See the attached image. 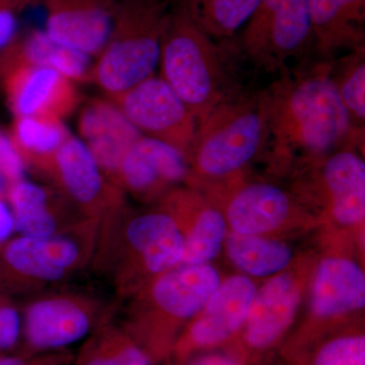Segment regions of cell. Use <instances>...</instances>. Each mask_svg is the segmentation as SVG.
<instances>
[{"mask_svg":"<svg viewBox=\"0 0 365 365\" xmlns=\"http://www.w3.org/2000/svg\"><path fill=\"white\" fill-rule=\"evenodd\" d=\"M278 73L262 90L267 138L264 150L274 162L297 158L316 163L350 145H360L364 130L355 128L331 76L332 60L300 61Z\"/></svg>","mask_w":365,"mask_h":365,"instance_id":"1","label":"cell"},{"mask_svg":"<svg viewBox=\"0 0 365 365\" xmlns=\"http://www.w3.org/2000/svg\"><path fill=\"white\" fill-rule=\"evenodd\" d=\"M184 244L173 211L130 215L122 206L101 218L91 262L117 294L129 297L141 289L146 276L155 279L177 267Z\"/></svg>","mask_w":365,"mask_h":365,"instance_id":"2","label":"cell"},{"mask_svg":"<svg viewBox=\"0 0 365 365\" xmlns=\"http://www.w3.org/2000/svg\"><path fill=\"white\" fill-rule=\"evenodd\" d=\"M230 43L207 35L178 0L160 45V78L176 91L197 124L242 85L230 66Z\"/></svg>","mask_w":365,"mask_h":365,"instance_id":"3","label":"cell"},{"mask_svg":"<svg viewBox=\"0 0 365 365\" xmlns=\"http://www.w3.org/2000/svg\"><path fill=\"white\" fill-rule=\"evenodd\" d=\"M267 121L262 90L240 86L197 126L185 158L206 179L232 177L263 153Z\"/></svg>","mask_w":365,"mask_h":365,"instance_id":"4","label":"cell"},{"mask_svg":"<svg viewBox=\"0 0 365 365\" xmlns=\"http://www.w3.org/2000/svg\"><path fill=\"white\" fill-rule=\"evenodd\" d=\"M175 0H118L109 40L93 63L91 83L110 100L155 76Z\"/></svg>","mask_w":365,"mask_h":365,"instance_id":"5","label":"cell"},{"mask_svg":"<svg viewBox=\"0 0 365 365\" xmlns=\"http://www.w3.org/2000/svg\"><path fill=\"white\" fill-rule=\"evenodd\" d=\"M209 264L178 265L153 279L130 307V335L153 361L172 353L185 322L200 313L220 287Z\"/></svg>","mask_w":365,"mask_h":365,"instance_id":"6","label":"cell"},{"mask_svg":"<svg viewBox=\"0 0 365 365\" xmlns=\"http://www.w3.org/2000/svg\"><path fill=\"white\" fill-rule=\"evenodd\" d=\"M235 57L262 73H279L294 60L313 51L309 0H260L237 40L230 41Z\"/></svg>","mask_w":365,"mask_h":365,"instance_id":"7","label":"cell"},{"mask_svg":"<svg viewBox=\"0 0 365 365\" xmlns=\"http://www.w3.org/2000/svg\"><path fill=\"white\" fill-rule=\"evenodd\" d=\"M98 222L86 220L48 237L21 235L4 249V266L26 287L61 282L91 261Z\"/></svg>","mask_w":365,"mask_h":365,"instance_id":"8","label":"cell"},{"mask_svg":"<svg viewBox=\"0 0 365 365\" xmlns=\"http://www.w3.org/2000/svg\"><path fill=\"white\" fill-rule=\"evenodd\" d=\"M110 101L143 135L186 155L198 124L176 91L160 76H150Z\"/></svg>","mask_w":365,"mask_h":365,"instance_id":"9","label":"cell"},{"mask_svg":"<svg viewBox=\"0 0 365 365\" xmlns=\"http://www.w3.org/2000/svg\"><path fill=\"white\" fill-rule=\"evenodd\" d=\"M256 292L254 283L245 276L220 283L198 317L178 337L172 350L177 365L234 342L246 323Z\"/></svg>","mask_w":365,"mask_h":365,"instance_id":"10","label":"cell"},{"mask_svg":"<svg viewBox=\"0 0 365 365\" xmlns=\"http://www.w3.org/2000/svg\"><path fill=\"white\" fill-rule=\"evenodd\" d=\"M300 302V288L294 276L284 273L271 278L255 294L239 336L230 350L245 365L256 361L280 344L294 323Z\"/></svg>","mask_w":365,"mask_h":365,"instance_id":"11","label":"cell"},{"mask_svg":"<svg viewBox=\"0 0 365 365\" xmlns=\"http://www.w3.org/2000/svg\"><path fill=\"white\" fill-rule=\"evenodd\" d=\"M88 220L124 206V193L105 176L81 139L71 135L43 170Z\"/></svg>","mask_w":365,"mask_h":365,"instance_id":"12","label":"cell"},{"mask_svg":"<svg viewBox=\"0 0 365 365\" xmlns=\"http://www.w3.org/2000/svg\"><path fill=\"white\" fill-rule=\"evenodd\" d=\"M110 311L100 299L78 292H59L34 300L26 309L25 333L35 349H56L85 338Z\"/></svg>","mask_w":365,"mask_h":365,"instance_id":"13","label":"cell"},{"mask_svg":"<svg viewBox=\"0 0 365 365\" xmlns=\"http://www.w3.org/2000/svg\"><path fill=\"white\" fill-rule=\"evenodd\" d=\"M1 69L4 91L14 118L55 117L62 120L79 104L73 81L51 68L11 63Z\"/></svg>","mask_w":365,"mask_h":365,"instance_id":"14","label":"cell"},{"mask_svg":"<svg viewBox=\"0 0 365 365\" xmlns=\"http://www.w3.org/2000/svg\"><path fill=\"white\" fill-rule=\"evenodd\" d=\"M45 32L60 44L97 57L111 34L118 0H41Z\"/></svg>","mask_w":365,"mask_h":365,"instance_id":"15","label":"cell"},{"mask_svg":"<svg viewBox=\"0 0 365 365\" xmlns=\"http://www.w3.org/2000/svg\"><path fill=\"white\" fill-rule=\"evenodd\" d=\"M186 158L169 144L143 136L125 155L116 185L139 199H153L189 178Z\"/></svg>","mask_w":365,"mask_h":365,"instance_id":"16","label":"cell"},{"mask_svg":"<svg viewBox=\"0 0 365 365\" xmlns=\"http://www.w3.org/2000/svg\"><path fill=\"white\" fill-rule=\"evenodd\" d=\"M78 126L81 141L107 179L117 186L125 155L143 134L112 101L102 98H93L85 105Z\"/></svg>","mask_w":365,"mask_h":365,"instance_id":"17","label":"cell"},{"mask_svg":"<svg viewBox=\"0 0 365 365\" xmlns=\"http://www.w3.org/2000/svg\"><path fill=\"white\" fill-rule=\"evenodd\" d=\"M309 9L319 59L365 48V0H309Z\"/></svg>","mask_w":365,"mask_h":365,"instance_id":"18","label":"cell"},{"mask_svg":"<svg viewBox=\"0 0 365 365\" xmlns=\"http://www.w3.org/2000/svg\"><path fill=\"white\" fill-rule=\"evenodd\" d=\"M354 146L334 151L317 163L331 213L345 227L359 225L365 215V163Z\"/></svg>","mask_w":365,"mask_h":365,"instance_id":"19","label":"cell"},{"mask_svg":"<svg viewBox=\"0 0 365 365\" xmlns=\"http://www.w3.org/2000/svg\"><path fill=\"white\" fill-rule=\"evenodd\" d=\"M292 209V197L284 190L269 182H250L230 195L225 217L237 234L261 235L284 225Z\"/></svg>","mask_w":365,"mask_h":365,"instance_id":"20","label":"cell"},{"mask_svg":"<svg viewBox=\"0 0 365 365\" xmlns=\"http://www.w3.org/2000/svg\"><path fill=\"white\" fill-rule=\"evenodd\" d=\"M365 275L355 262L329 257L319 263L312 288V313L321 321L364 309Z\"/></svg>","mask_w":365,"mask_h":365,"instance_id":"21","label":"cell"},{"mask_svg":"<svg viewBox=\"0 0 365 365\" xmlns=\"http://www.w3.org/2000/svg\"><path fill=\"white\" fill-rule=\"evenodd\" d=\"M91 57L78 50L53 40L43 31H32L23 39H16L0 67L11 63H25L47 67L59 72L71 81H91L93 62Z\"/></svg>","mask_w":365,"mask_h":365,"instance_id":"22","label":"cell"},{"mask_svg":"<svg viewBox=\"0 0 365 365\" xmlns=\"http://www.w3.org/2000/svg\"><path fill=\"white\" fill-rule=\"evenodd\" d=\"M71 135L62 120L55 117H16L9 134L25 165L40 172Z\"/></svg>","mask_w":365,"mask_h":365,"instance_id":"23","label":"cell"},{"mask_svg":"<svg viewBox=\"0 0 365 365\" xmlns=\"http://www.w3.org/2000/svg\"><path fill=\"white\" fill-rule=\"evenodd\" d=\"M13 207L14 230L24 237H48L61 232L51 207L49 192L34 182L21 180L7 192Z\"/></svg>","mask_w":365,"mask_h":365,"instance_id":"24","label":"cell"},{"mask_svg":"<svg viewBox=\"0 0 365 365\" xmlns=\"http://www.w3.org/2000/svg\"><path fill=\"white\" fill-rule=\"evenodd\" d=\"M228 256L232 263L247 275L266 277L284 270L292 259L287 245L260 235L237 234L227 237Z\"/></svg>","mask_w":365,"mask_h":365,"instance_id":"25","label":"cell"},{"mask_svg":"<svg viewBox=\"0 0 365 365\" xmlns=\"http://www.w3.org/2000/svg\"><path fill=\"white\" fill-rule=\"evenodd\" d=\"M197 25L218 42L234 39L260 0H178Z\"/></svg>","mask_w":365,"mask_h":365,"instance_id":"26","label":"cell"},{"mask_svg":"<svg viewBox=\"0 0 365 365\" xmlns=\"http://www.w3.org/2000/svg\"><path fill=\"white\" fill-rule=\"evenodd\" d=\"M287 360L290 365H365L364 331L327 334Z\"/></svg>","mask_w":365,"mask_h":365,"instance_id":"27","label":"cell"},{"mask_svg":"<svg viewBox=\"0 0 365 365\" xmlns=\"http://www.w3.org/2000/svg\"><path fill=\"white\" fill-rule=\"evenodd\" d=\"M331 76L353 126L364 130L365 48L333 59Z\"/></svg>","mask_w":365,"mask_h":365,"instance_id":"28","label":"cell"},{"mask_svg":"<svg viewBox=\"0 0 365 365\" xmlns=\"http://www.w3.org/2000/svg\"><path fill=\"white\" fill-rule=\"evenodd\" d=\"M227 222L218 209L203 208L185 237L184 253L179 265H203L213 260L227 237Z\"/></svg>","mask_w":365,"mask_h":365,"instance_id":"29","label":"cell"},{"mask_svg":"<svg viewBox=\"0 0 365 365\" xmlns=\"http://www.w3.org/2000/svg\"><path fill=\"white\" fill-rule=\"evenodd\" d=\"M153 360L134 338L107 329L88 348L81 365H153Z\"/></svg>","mask_w":365,"mask_h":365,"instance_id":"30","label":"cell"},{"mask_svg":"<svg viewBox=\"0 0 365 365\" xmlns=\"http://www.w3.org/2000/svg\"><path fill=\"white\" fill-rule=\"evenodd\" d=\"M41 0H0V61L18 39L19 16Z\"/></svg>","mask_w":365,"mask_h":365,"instance_id":"31","label":"cell"},{"mask_svg":"<svg viewBox=\"0 0 365 365\" xmlns=\"http://www.w3.org/2000/svg\"><path fill=\"white\" fill-rule=\"evenodd\" d=\"M25 167L9 135L0 132V172L13 185L24 180Z\"/></svg>","mask_w":365,"mask_h":365,"instance_id":"32","label":"cell"},{"mask_svg":"<svg viewBox=\"0 0 365 365\" xmlns=\"http://www.w3.org/2000/svg\"><path fill=\"white\" fill-rule=\"evenodd\" d=\"M20 316L14 307H0V351L11 349L20 336Z\"/></svg>","mask_w":365,"mask_h":365,"instance_id":"33","label":"cell"},{"mask_svg":"<svg viewBox=\"0 0 365 365\" xmlns=\"http://www.w3.org/2000/svg\"><path fill=\"white\" fill-rule=\"evenodd\" d=\"M185 365H245L241 359L230 351L204 352L187 360Z\"/></svg>","mask_w":365,"mask_h":365,"instance_id":"34","label":"cell"},{"mask_svg":"<svg viewBox=\"0 0 365 365\" xmlns=\"http://www.w3.org/2000/svg\"><path fill=\"white\" fill-rule=\"evenodd\" d=\"M14 230V217L9 206L0 199V242L9 239Z\"/></svg>","mask_w":365,"mask_h":365,"instance_id":"35","label":"cell"},{"mask_svg":"<svg viewBox=\"0 0 365 365\" xmlns=\"http://www.w3.org/2000/svg\"><path fill=\"white\" fill-rule=\"evenodd\" d=\"M0 365H41L35 362L18 359V357H2L0 359Z\"/></svg>","mask_w":365,"mask_h":365,"instance_id":"36","label":"cell"},{"mask_svg":"<svg viewBox=\"0 0 365 365\" xmlns=\"http://www.w3.org/2000/svg\"><path fill=\"white\" fill-rule=\"evenodd\" d=\"M11 186V182H9V180L6 179V177L0 172V199L4 195H7V192H9V187Z\"/></svg>","mask_w":365,"mask_h":365,"instance_id":"37","label":"cell"}]
</instances>
